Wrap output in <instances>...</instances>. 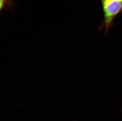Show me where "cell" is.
Returning a JSON list of instances; mask_svg holds the SVG:
<instances>
[{
  "instance_id": "obj_1",
  "label": "cell",
  "mask_w": 122,
  "mask_h": 121,
  "mask_svg": "<svg viewBox=\"0 0 122 121\" xmlns=\"http://www.w3.org/2000/svg\"><path fill=\"white\" fill-rule=\"evenodd\" d=\"M104 23L106 30H108L116 16L122 10V2L117 0H107L102 3Z\"/></svg>"
},
{
  "instance_id": "obj_2",
  "label": "cell",
  "mask_w": 122,
  "mask_h": 121,
  "mask_svg": "<svg viewBox=\"0 0 122 121\" xmlns=\"http://www.w3.org/2000/svg\"><path fill=\"white\" fill-rule=\"evenodd\" d=\"M12 5V2L10 0H0V12L4 8L9 7Z\"/></svg>"
},
{
  "instance_id": "obj_3",
  "label": "cell",
  "mask_w": 122,
  "mask_h": 121,
  "mask_svg": "<svg viewBox=\"0 0 122 121\" xmlns=\"http://www.w3.org/2000/svg\"><path fill=\"white\" fill-rule=\"evenodd\" d=\"M107 0H101L102 2V3H103V2H104L105 1H106Z\"/></svg>"
},
{
  "instance_id": "obj_4",
  "label": "cell",
  "mask_w": 122,
  "mask_h": 121,
  "mask_svg": "<svg viewBox=\"0 0 122 121\" xmlns=\"http://www.w3.org/2000/svg\"><path fill=\"white\" fill-rule=\"evenodd\" d=\"M119 0V1H121V2H122V0Z\"/></svg>"
}]
</instances>
